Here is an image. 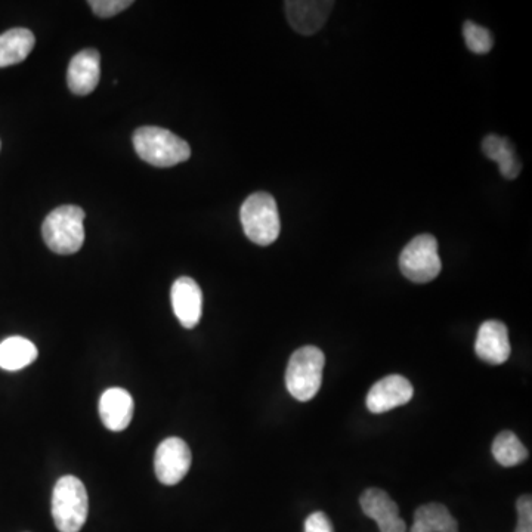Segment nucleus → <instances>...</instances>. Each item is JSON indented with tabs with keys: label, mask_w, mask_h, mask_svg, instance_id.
Masks as SVG:
<instances>
[{
	"label": "nucleus",
	"mask_w": 532,
	"mask_h": 532,
	"mask_svg": "<svg viewBox=\"0 0 532 532\" xmlns=\"http://www.w3.org/2000/svg\"><path fill=\"white\" fill-rule=\"evenodd\" d=\"M241 225L252 243L269 246L280 237L281 222L277 201L268 193L247 197L240 210Z\"/></svg>",
	"instance_id": "nucleus-5"
},
{
	"label": "nucleus",
	"mask_w": 532,
	"mask_h": 532,
	"mask_svg": "<svg viewBox=\"0 0 532 532\" xmlns=\"http://www.w3.org/2000/svg\"><path fill=\"white\" fill-rule=\"evenodd\" d=\"M34 34L27 29H11L0 34V68L23 63L34 48Z\"/></svg>",
	"instance_id": "nucleus-16"
},
{
	"label": "nucleus",
	"mask_w": 532,
	"mask_h": 532,
	"mask_svg": "<svg viewBox=\"0 0 532 532\" xmlns=\"http://www.w3.org/2000/svg\"><path fill=\"white\" fill-rule=\"evenodd\" d=\"M305 532H334V530L326 513L315 512L306 519Z\"/></svg>",
	"instance_id": "nucleus-23"
},
{
	"label": "nucleus",
	"mask_w": 532,
	"mask_h": 532,
	"mask_svg": "<svg viewBox=\"0 0 532 532\" xmlns=\"http://www.w3.org/2000/svg\"><path fill=\"white\" fill-rule=\"evenodd\" d=\"M413 394L414 389L408 379L399 374H391L371 386L367 395V408L374 414L386 413L408 404Z\"/></svg>",
	"instance_id": "nucleus-8"
},
{
	"label": "nucleus",
	"mask_w": 532,
	"mask_h": 532,
	"mask_svg": "<svg viewBox=\"0 0 532 532\" xmlns=\"http://www.w3.org/2000/svg\"><path fill=\"white\" fill-rule=\"evenodd\" d=\"M89 499L85 485L76 476L58 479L52 494V516L60 532H79L86 524Z\"/></svg>",
	"instance_id": "nucleus-3"
},
{
	"label": "nucleus",
	"mask_w": 532,
	"mask_h": 532,
	"mask_svg": "<svg viewBox=\"0 0 532 532\" xmlns=\"http://www.w3.org/2000/svg\"><path fill=\"white\" fill-rule=\"evenodd\" d=\"M493 456L499 465L513 467L528 459V450L515 433L504 431L494 439Z\"/></svg>",
	"instance_id": "nucleus-19"
},
{
	"label": "nucleus",
	"mask_w": 532,
	"mask_h": 532,
	"mask_svg": "<svg viewBox=\"0 0 532 532\" xmlns=\"http://www.w3.org/2000/svg\"><path fill=\"white\" fill-rule=\"evenodd\" d=\"M37 355L36 345L26 337H8L0 343V368L6 371L23 370L36 361Z\"/></svg>",
	"instance_id": "nucleus-17"
},
{
	"label": "nucleus",
	"mask_w": 532,
	"mask_h": 532,
	"mask_svg": "<svg viewBox=\"0 0 532 532\" xmlns=\"http://www.w3.org/2000/svg\"><path fill=\"white\" fill-rule=\"evenodd\" d=\"M193 456L187 442L181 438H167L157 447L154 470L163 485H176L187 476Z\"/></svg>",
	"instance_id": "nucleus-7"
},
{
	"label": "nucleus",
	"mask_w": 532,
	"mask_h": 532,
	"mask_svg": "<svg viewBox=\"0 0 532 532\" xmlns=\"http://www.w3.org/2000/svg\"><path fill=\"white\" fill-rule=\"evenodd\" d=\"M92 11L101 18H111L128 9L132 0H91Z\"/></svg>",
	"instance_id": "nucleus-21"
},
{
	"label": "nucleus",
	"mask_w": 532,
	"mask_h": 532,
	"mask_svg": "<svg viewBox=\"0 0 532 532\" xmlns=\"http://www.w3.org/2000/svg\"><path fill=\"white\" fill-rule=\"evenodd\" d=\"M410 532H459V525L444 504L429 503L414 513Z\"/></svg>",
	"instance_id": "nucleus-15"
},
{
	"label": "nucleus",
	"mask_w": 532,
	"mask_h": 532,
	"mask_svg": "<svg viewBox=\"0 0 532 532\" xmlns=\"http://www.w3.org/2000/svg\"><path fill=\"white\" fill-rule=\"evenodd\" d=\"M475 352L482 361L493 366L506 363L512 354L507 327L501 321H485L476 336Z\"/></svg>",
	"instance_id": "nucleus-11"
},
{
	"label": "nucleus",
	"mask_w": 532,
	"mask_h": 532,
	"mask_svg": "<svg viewBox=\"0 0 532 532\" xmlns=\"http://www.w3.org/2000/svg\"><path fill=\"white\" fill-rule=\"evenodd\" d=\"M482 151L488 159L499 165L501 176L506 179L518 178L522 165L509 139L497 135L487 136L482 142Z\"/></svg>",
	"instance_id": "nucleus-18"
},
{
	"label": "nucleus",
	"mask_w": 532,
	"mask_h": 532,
	"mask_svg": "<svg viewBox=\"0 0 532 532\" xmlns=\"http://www.w3.org/2000/svg\"><path fill=\"white\" fill-rule=\"evenodd\" d=\"M85 212L82 207L66 204L52 210L42 225L46 246L57 255H74L85 243Z\"/></svg>",
	"instance_id": "nucleus-1"
},
{
	"label": "nucleus",
	"mask_w": 532,
	"mask_h": 532,
	"mask_svg": "<svg viewBox=\"0 0 532 532\" xmlns=\"http://www.w3.org/2000/svg\"><path fill=\"white\" fill-rule=\"evenodd\" d=\"M133 398L122 388H111L100 399V416L105 428L111 432H122L131 425Z\"/></svg>",
	"instance_id": "nucleus-14"
},
{
	"label": "nucleus",
	"mask_w": 532,
	"mask_h": 532,
	"mask_svg": "<svg viewBox=\"0 0 532 532\" xmlns=\"http://www.w3.org/2000/svg\"><path fill=\"white\" fill-rule=\"evenodd\" d=\"M326 357L315 346H303L293 352L286 371L289 394L298 401H311L320 391Z\"/></svg>",
	"instance_id": "nucleus-4"
},
{
	"label": "nucleus",
	"mask_w": 532,
	"mask_h": 532,
	"mask_svg": "<svg viewBox=\"0 0 532 532\" xmlns=\"http://www.w3.org/2000/svg\"><path fill=\"white\" fill-rule=\"evenodd\" d=\"M361 509L376 521L380 532H407L404 519L399 518V507L386 491L368 488L360 499Z\"/></svg>",
	"instance_id": "nucleus-10"
},
{
	"label": "nucleus",
	"mask_w": 532,
	"mask_h": 532,
	"mask_svg": "<svg viewBox=\"0 0 532 532\" xmlns=\"http://www.w3.org/2000/svg\"><path fill=\"white\" fill-rule=\"evenodd\" d=\"M402 275L417 284L431 283L441 272L438 241L431 234L417 235L399 256Z\"/></svg>",
	"instance_id": "nucleus-6"
},
{
	"label": "nucleus",
	"mask_w": 532,
	"mask_h": 532,
	"mask_svg": "<svg viewBox=\"0 0 532 532\" xmlns=\"http://www.w3.org/2000/svg\"><path fill=\"white\" fill-rule=\"evenodd\" d=\"M333 6L332 0H292L286 2L287 21L296 33L312 36L326 24Z\"/></svg>",
	"instance_id": "nucleus-9"
},
{
	"label": "nucleus",
	"mask_w": 532,
	"mask_h": 532,
	"mask_svg": "<svg viewBox=\"0 0 532 532\" xmlns=\"http://www.w3.org/2000/svg\"><path fill=\"white\" fill-rule=\"evenodd\" d=\"M463 36H465L466 46L473 54L484 55L493 49V34L485 27L478 26L473 21H466L463 26Z\"/></svg>",
	"instance_id": "nucleus-20"
},
{
	"label": "nucleus",
	"mask_w": 532,
	"mask_h": 532,
	"mask_svg": "<svg viewBox=\"0 0 532 532\" xmlns=\"http://www.w3.org/2000/svg\"><path fill=\"white\" fill-rule=\"evenodd\" d=\"M518 509V527L515 532H532V499L530 494H525L516 503Z\"/></svg>",
	"instance_id": "nucleus-22"
},
{
	"label": "nucleus",
	"mask_w": 532,
	"mask_h": 532,
	"mask_svg": "<svg viewBox=\"0 0 532 532\" xmlns=\"http://www.w3.org/2000/svg\"><path fill=\"white\" fill-rule=\"evenodd\" d=\"M101 57L95 49H85L71 58L67 71V83L74 95L92 94L100 83Z\"/></svg>",
	"instance_id": "nucleus-12"
},
{
	"label": "nucleus",
	"mask_w": 532,
	"mask_h": 532,
	"mask_svg": "<svg viewBox=\"0 0 532 532\" xmlns=\"http://www.w3.org/2000/svg\"><path fill=\"white\" fill-rule=\"evenodd\" d=\"M172 306L176 318L185 329H194L203 312V293L190 277H181L172 286Z\"/></svg>",
	"instance_id": "nucleus-13"
},
{
	"label": "nucleus",
	"mask_w": 532,
	"mask_h": 532,
	"mask_svg": "<svg viewBox=\"0 0 532 532\" xmlns=\"http://www.w3.org/2000/svg\"><path fill=\"white\" fill-rule=\"evenodd\" d=\"M136 154L156 167H172L187 162L191 148L187 141L156 126L139 128L133 135Z\"/></svg>",
	"instance_id": "nucleus-2"
}]
</instances>
